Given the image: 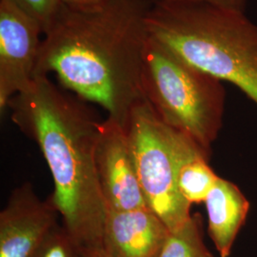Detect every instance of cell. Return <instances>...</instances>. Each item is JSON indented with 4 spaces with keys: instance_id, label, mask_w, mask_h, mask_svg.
<instances>
[{
    "instance_id": "ba28073f",
    "label": "cell",
    "mask_w": 257,
    "mask_h": 257,
    "mask_svg": "<svg viewBox=\"0 0 257 257\" xmlns=\"http://www.w3.org/2000/svg\"><path fill=\"white\" fill-rule=\"evenodd\" d=\"M52 198H39L30 182L16 188L0 212V257H30L58 224Z\"/></svg>"
},
{
    "instance_id": "9c48e42d",
    "label": "cell",
    "mask_w": 257,
    "mask_h": 257,
    "mask_svg": "<svg viewBox=\"0 0 257 257\" xmlns=\"http://www.w3.org/2000/svg\"><path fill=\"white\" fill-rule=\"evenodd\" d=\"M171 231L150 208L107 211L102 235L104 257H159Z\"/></svg>"
},
{
    "instance_id": "8fae6325",
    "label": "cell",
    "mask_w": 257,
    "mask_h": 257,
    "mask_svg": "<svg viewBox=\"0 0 257 257\" xmlns=\"http://www.w3.org/2000/svg\"><path fill=\"white\" fill-rule=\"evenodd\" d=\"M209 161L210 157L198 150L188 156L179 169L177 177L179 191L192 205L204 202L219 178Z\"/></svg>"
},
{
    "instance_id": "5bb4252c",
    "label": "cell",
    "mask_w": 257,
    "mask_h": 257,
    "mask_svg": "<svg viewBox=\"0 0 257 257\" xmlns=\"http://www.w3.org/2000/svg\"><path fill=\"white\" fill-rule=\"evenodd\" d=\"M20 9L37 20L43 31V36L53 25L63 8L61 0H11Z\"/></svg>"
},
{
    "instance_id": "6da1fadb",
    "label": "cell",
    "mask_w": 257,
    "mask_h": 257,
    "mask_svg": "<svg viewBox=\"0 0 257 257\" xmlns=\"http://www.w3.org/2000/svg\"><path fill=\"white\" fill-rule=\"evenodd\" d=\"M153 0H112L92 9L63 6L43 36L36 76L54 74L65 90L126 128L146 96L144 56Z\"/></svg>"
},
{
    "instance_id": "8992f818",
    "label": "cell",
    "mask_w": 257,
    "mask_h": 257,
    "mask_svg": "<svg viewBox=\"0 0 257 257\" xmlns=\"http://www.w3.org/2000/svg\"><path fill=\"white\" fill-rule=\"evenodd\" d=\"M43 31L11 0H0V111L36 76Z\"/></svg>"
},
{
    "instance_id": "9a60e30c",
    "label": "cell",
    "mask_w": 257,
    "mask_h": 257,
    "mask_svg": "<svg viewBox=\"0 0 257 257\" xmlns=\"http://www.w3.org/2000/svg\"><path fill=\"white\" fill-rule=\"evenodd\" d=\"M154 3L173 4V3H193L205 4L219 9L228 10L232 12L245 13L247 0H153Z\"/></svg>"
},
{
    "instance_id": "3957f363",
    "label": "cell",
    "mask_w": 257,
    "mask_h": 257,
    "mask_svg": "<svg viewBox=\"0 0 257 257\" xmlns=\"http://www.w3.org/2000/svg\"><path fill=\"white\" fill-rule=\"evenodd\" d=\"M154 2V1H153ZM150 37L257 105V25L245 13L193 3H154Z\"/></svg>"
},
{
    "instance_id": "2e32d148",
    "label": "cell",
    "mask_w": 257,
    "mask_h": 257,
    "mask_svg": "<svg viewBox=\"0 0 257 257\" xmlns=\"http://www.w3.org/2000/svg\"><path fill=\"white\" fill-rule=\"evenodd\" d=\"M112 0H61L65 7L70 9H92L105 5Z\"/></svg>"
},
{
    "instance_id": "30bf717a",
    "label": "cell",
    "mask_w": 257,
    "mask_h": 257,
    "mask_svg": "<svg viewBox=\"0 0 257 257\" xmlns=\"http://www.w3.org/2000/svg\"><path fill=\"white\" fill-rule=\"evenodd\" d=\"M204 202L209 236L220 257H229L247 220L249 202L235 184L220 176Z\"/></svg>"
},
{
    "instance_id": "277c9868",
    "label": "cell",
    "mask_w": 257,
    "mask_h": 257,
    "mask_svg": "<svg viewBox=\"0 0 257 257\" xmlns=\"http://www.w3.org/2000/svg\"><path fill=\"white\" fill-rule=\"evenodd\" d=\"M143 86L156 115L191 138L211 158L225 111L226 91L222 81L185 62L150 37Z\"/></svg>"
},
{
    "instance_id": "5b68a950",
    "label": "cell",
    "mask_w": 257,
    "mask_h": 257,
    "mask_svg": "<svg viewBox=\"0 0 257 257\" xmlns=\"http://www.w3.org/2000/svg\"><path fill=\"white\" fill-rule=\"evenodd\" d=\"M126 131L148 206L175 232L192 217V204L178 188V172L188 156L202 150L183 133L165 124L147 100L133 109Z\"/></svg>"
},
{
    "instance_id": "e0dca14e",
    "label": "cell",
    "mask_w": 257,
    "mask_h": 257,
    "mask_svg": "<svg viewBox=\"0 0 257 257\" xmlns=\"http://www.w3.org/2000/svg\"><path fill=\"white\" fill-rule=\"evenodd\" d=\"M82 257H104L101 250H83Z\"/></svg>"
},
{
    "instance_id": "4fadbf2b",
    "label": "cell",
    "mask_w": 257,
    "mask_h": 257,
    "mask_svg": "<svg viewBox=\"0 0 257 257\" xmlns=\"http://www.w3.org/2000/svg\"><path fill=\"white\" fill-rule=\"evenodd\" d=\"M30 257H82V248L64 226L58 223Z\"/></svg>"
},
{
    "instance_id": "7c38bea8",
    "label": "cell",
    "mask_w": 257,
    "mask_h": 257,
    "mask_svg": "<svg viewBox=\"0 0 257 257\" xmlns=\"http://www.w3.org/2000/svg\"><path fill=\"white\" fill-rule=\"evenodd\" d=\"M159 257H214L204 242L198 213L192 215L181 229L170 233Z\"/></svg>"
},
{
    "instance_id": "7a4b0ae2",
    "label": "cell",
    "mask_w": 257,
    "mask_h": 257,
    "mask_svg": "<svg viewBox=\"0 0 257 257\" xmlns=\"http://www.w3.org/2000/svg\"><path fill=\"white\" fill-rule=\"evenodd\" d=\"M8 109L11 119L46 160L55 185L50 197L62 225L83 250H101L107 208L95 169L102 122L96 111L49 75L35 76Z\"/></svg>"
},
{
    "instance_id": "52a82bcc",
    "label": "cell",
    "mask_w": 257,
    "mask_h": 257,
    "mask_svg": "<svg viewBox=\"0 0 257 257\" xmlns=\"http://www.w3.org/2000/svg\"><path fill=\"white\" fill-rule=\"evenodd\" d=\"M95 169L107 211L149 208L126 128L107 117L102 120L95 146Z\"/></svg>"
}]
</instances>
